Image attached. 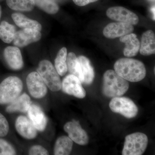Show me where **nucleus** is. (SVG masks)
<instances>
[{
	"instance_id": "obj_1",
	"label": "nucleus",
	"mask_w": 155,
	"mask_h": 155,
	"mask_svg": "<svg viewBox=\"0 0 155 155\" xmlns=\"http://www.w3.org/2000/svg\"><path fill=\"white\" fill-rule=\"evenodd\" d=\"M114 68L118 75L130 82H138L146 75L144 64L141 61L131 58L119 59L114 64Z\"/></svg>"
},
{
	"instance_id": "obj_2",
	"label": "nucleus",
	"mask_w": 155,
	"mask_h": 155,
	"mask_svg": "<svg viewBox=\"0 0 155 155\" xmlns=\"http://www.w3.org/2000/svg\"><path fill=\"white\" fill-rule=\"evenodd\" d=\"M129 88V83L114 70H108L104 75L102 92L109 97H121L125 94Z\"/></svg>"
},
{
	"instance_id": "obj_3",
	"label": "nucleus",
	"mask_w": 155,
	"mask_h": 155,
	"mask_svg": "<svg viewBox=\"0 0 155 155\" xmlns=\"http://www.w3.org/2000/svg\"><path fill=\"white\" fill-rule=\"evenodd\" d=\"M23 83L19 78L10 76L0 84V104H9L21 94Z\"/></svg>"
},
{
	"instance_id": "obj_4",
	"label": "nucleus",
	"mask_w": 155,
	"mask_h": 155,
	"mask_svg": "<svg viewBox=\"0 0 155 155\" xmlns=\"http://www.w3.org/2000/svg\"><path fill=\"white\" fill-rule=\"evenodd\" d=\"M37 70L46 85L51 91H58L61 89V78L50 61L46 60L40 61Z\"/></svg>"
},
{
	"instance_id": "obj_5",
	"label": "nucleus",
	"mask_w": 155,
	"mask_h": 155,
	"mask_svg": "<svg viewBox=\"0 0 155 155\" xmlns=\"http://www.w3.org/2000/svg\"><path fill=\"white\" fill-rule=\"evenodd\" d=\"M148 137L144 134L136 132L125 137L122 155H141L147 146Z\"/></svg>"
},
{
	"instance_id": "obj_6",
	"label": "nucleus",
	"mask_w": 155,
	"mask_h": 155,
	"mask_svg": "<svg viewBox=\"0 0 155 155\" xmlns=\"http://www.w3.org/2000/svg\"><path fill=\"white\" fill-rule=\"evenodd\" d=\"M111 110L121 114L128 119L135 117L138 109L132 100L126 97H116L112 99L109 104Z\"/></svg>"
},
{
	"instance_id": "obj_7",
	"label": "nucleus",
	"mask_w": 155,
	"mask_h": 155,
	"mask_svg": "<svg viewBox=\"0 0 155 155\" xmlns=\"http://www.w3.org/2000/svg\"><path fill=\"white\" fill-rule=\"evenodd\" d=\"M106 14L112 20L133 25H137L139 21L138 16L135 13L120 6L109 8L107 10Z\"/></svg>"
},
{
	"instance_id": "obj_8",
	"label": "nucleus",
	"mask_w": 155,
	"mask_h": 155,
	"mask_svg": "<svg viewBox=\"0 0 155 155\" xmlns=\"http://www.w3.org/2000/svg\"><path fill=\"white\" fill-rule=\"evenodd\" d=\"M26 84L29 93L34 98H41L47 93V86L38 72H31L28 74Z\"/></svg>"
},
{
	"instance_id": "obj_9",
	"label": "nucleus",
	"mask_w": 155,
	"mask_h": 155,
	"mask_svg": "<svg viewBox=\"0 0 155 155\" xmlns=\"http://www.w3.org/2000/svg\"><path fill=\"white\" fill-rule=\"evenodd\" d=\"M63 91L70 95L82 99L86 96V91L80 80L75 75L70 74L64 78L62 82Z\"/></svg>"
},
{
	"instance_id": "obj_10",
	"label": "nucleus",
	"mask_w": 155,
	"mask_h": 155,
	"mask_svg": "<svg viewBox=\"0 0 155 155\" xmlns=\"http://www.w3.org/2000/svg\"><path fill=\"white\" fill-rule=\"evenodd\" d=\"M64 130L71 140L80 145H86L89 141L88 137L86 131L75 120L67 122L64 126Z\"/></svg>"
},
{
	"instance_id": "obj_11",
	"label": "nucleus",
	"mask_w": 155,
	"mask_h": 155,
	"mask_svg": "<svg viewBox=\"0 0 155 155\" xmlns=\"http://www.w3.org/2000/svg\"><path fill=\"white\" fill-rule=\"evenodd\" d=\"M41 34L37 30L31 29H22L16 31L13 43L17 47L23 48L39 41Z\"/></svg>"
},
{
	"instance_id": "obj_12",
	"label": "nucleus",
	"mask_w": 155,
	"mask_h": 155,
	"mask_svg": "<svg viewBox=\"0 0 155 155\" xmlns=\"http://www.w3.org/2000/svg\"><path fill=\"white\" fill-rule=\"evenodd\" d=\"M134 30L133 25L122 22H112L108 24L103 30L106 38L114 39L132 33Z\"/></svg>"
},
{
	"instance_id": "obj_13",
	"label": "nucleus",
	"mask_w": 155,
	"mask_h": 155,
	"mask_svg": "<svg viewBox=\"0 0 155 155\" xmlns=\"http://www.w3.org/2000/svg\"><path fill=\"white\" fill-rule=\"evenodd\" d=\"M15 127L17 132L26 139H33L37 135V129L30 119L25 116L18 117L15 122Z\"/></svg>"
},
{
	"instance_id": "obj_14",
	"label": "nucleus",
	"mask_w": 155,
	"mask_h": 155,
	"mask_svg": "<svg viewBox=\"0 0 155 155\" xmlns=\"http://www.w3.org/2000/svg\"><path fill=\"white\" fill-rule=\"evenodd\" d=\"M4 57L9 67L14 70H20L23 66L20 50L17 47L8 46L4 50Z\"/></svg>"
},
{
	"instance_id": "obj_15",
	"label": "nucleus",
	"mask_w": 155,
	"mask_h": 155,
	"mask_svg": "<svg viewBox=\"0 0 155 155\" xmlns=\"http://www.w3.org/2000/svg\"><path fill=\"white\" fill-rule=\"evenodd\" d=\"M28 113V117L37 130H44L47 124V119L41 108L36 105H31Z\"/></svg>"
},
{
	"instance_id": "obj_16",
	"label": "nucleus",
	"mask_w": 155,
	"mask_h": 155,
	"mask_svg": "<svg viewBox=\"0 0 155 155\" xmlns=\"http://www.w3.org/2000/svg\"><path fill=\"white\" fill-rule=\"evenodd\" d=\"M120 41L125 45L123 51L124 55L127 58L134 57L138 54L140 43L136 35L131 33L120 38Z\"/></svg>"
},
{
	"instance_id": "obj_17",
	"label": "nucleus",
	"mask_w": 155,
	"mask_h": 155,
	"mask_svg": "<svg viewBox=\"0 0 155 155\" xmlns=\"http://www.w3.org/2000/svg\"><path fill=\"white\" fill-rule=\"evenodd\" d=\"M31 105L30 97L26 94H23L17 97L7 107L6 111L8 113L19 112L25 113L28 112Z\"/></svg>"
},
{
	"instance_id": "obj_18",
	"label": "nucleus",
	"mask_w": 155,
	"mask_h": 155,
	"mask_svg": "<svg viewBox=\"0 0 155 155\" xmlns=\"http://www.w3.org/2000/svg\"><path fill=\"white\" fill-rule=\"evenodd\" d=\"M140 52L143 56H149L155 53V35L152 30L145 31L142 36Z\"/></svg>"
},
{
	"instance_id": "obj_19",
	"label": "nucleus",
	"mask_w": 155,
	"mask_h": 155,
	"mask_svg": "<svg viewBox=\"0 0 155 155\" xmlns=\"http://www.w3.org/2000/svg\"><path fill=\"white\" fill-rule=\"evenodd\" d=\"M12 18L15 24L22 29H31L40 31L41 24L36 20L31 19L22 14L15 13L12 14Z\"/></svg>"
},
{
	"instance_id": "obj_20",
	"label": "nucleus",
	"mask_w": 155,
	"mask_h": 155,
	"mask_svg": "<svg viewBox=\"0 0 155 155\" xmlns=\"http://www.w3.org/2000/svg\"><path fill=\"white\" fill-rule=\"evenodd\" d=\"M80 64L81 74L83 76V83L90 85L92 83L94 78V72L89 60L83 56L78 58Z\"/></svg>"
},
{
	"instance_id": "obj_21",
	"label": "nucleus",
	"mask_w": 155,
	"mask_h": 155,
	"mask_svg": "<svg viewBox=\"0 0 155 155\" xmlns=\"http://www.w3.org/2000/svg\"><path fill=\"white\" fill-rule=\"evenodd\" d=\"M73 141L69 137L63 136L56 140L54 147V154L68 155L70 154L72 149Z\"/></svg>"
},
{
	"instance_id": "obj_22",
	"label": "nucleus",
	"mask_w": 155,
	"mask_h": 155,
	"mask_svg": "<svg viewBox=\"0 0 155 155\" xmlns=\"http://www.w3.org/2000/svg\"><path fill=\"white\" fill-rule=\"evenodd\" d=\"M67 69L70 74L76 76L83 83V78L81 74L80 64L76 55L73 52H70L67 56Z\"/></svg>"
},
{
	"instance_id": "obj_23",
	"label": "nucleus",
	"mask_w": 155,
	"mask_h": 155,
	"mask_svg": "<svg viewBox=\"0 0 155 155\" xmlns=\"http://www.w3.org/2000/svg\"><path fill=\"white\" fill-rule=\"evenodd\" d=\"M6 2L10 8L16 11L29 12L35 6L34 0H7Z\"/></svg>"
},
{
	"instance_id": "obj_24",
	"label": "nucleus",
	"mask_w": 155,
	"mask_h": 155,
	"mask_svg": "<svg viewBox=\"0 0 155 155\" xmlns=\"http://www.w3.org/2000/svg\"><path fill=\"white\" fill-rule=\"evenodd\" d=\"M67 48H62L58 52L55 60V66L56 70L59 75L64 76L67 72Z\"/></svg>"
},
{
	"instance_id": "obj_25",
	"label": "nucleus",
	"mask_w": 155,
	"mask_h": 155,
	"mask_svg": "<svg viewBox=\"0 0 155 155\" xmlns=\"http://www.w3.org/2000/svg\"><path fill=\"white\" fill-rule=\"evenodd\" d=\"M15 26L6 21H3L0 24V39L6 43L13 41L16 33Z\"/></svg>"
},
{
	"instance_id": "obj_26",
	"label": "nucleus",
	"mask_w": 155,
	"mask_h": 155,
	"mask_svg": "<svg viewBox=\"0 0 155 155\" xmlns=\"http://www.w3.org/2000/svg\"><path fill=\"white\" fill-rule=\"evenodd\" d=\"M35 5L46 13L50 14H57L59 7L53 0H34Z\"/></svg>"
},
{
	"instance_id": "obj_27",
	"label": "nucleus",
	"mask_w": 155,
	"mask_h": 155,
	"mask_svg": "<svg viewBox=\"0 0 155 155\" xmlns=\"http://www.w3.org/2000/svg\"><path fill=\"white\" fill-rule=\"evenodd\" d=\"M16 151L14 147L8 141L0 139V155H14Z\"/></svg>"
},
{
	"instance_id": "obj_28",
	"label": "nucleus",
	"mask_w": 155,
	"mask_h": 155,
	"mask_svg": "<svg viewBox=\"0 0 155 155\" xmlns=\"http://www.w3.org/2000/svg\"><path fill=\"white\" fill-rule=\"evenodd\" d=\"M9 125L5 117L0 113V137L6 136L8 133Z\"/></svg>"
},
{
	"instance_id": "obj_29",
	"label": "nucleus",
	"mask_w": 155,
	"mask_h": 155,
	"mask_svg": "<svg viewBox=\"0 0 155 155\" xmlns=\"http://www.w3.org/2000/svg\"><path fill=\"white\" fill-rule=\"evenodd\" d=\"M30 155H47L49 154L47 150L40 145H34L31 147L28 151Z\"/></svg>"
},
{
	"instance_id": "obj_30",
	"label": "nucleus",
	"mask_w": 155,
	"mask_h": 155,
	"mask_svg": "<svg viewBox=\"0 0 155 155\" xmlns=\"http://www.w3.org/2000/svg\"><path fill=\"white\" fill-rule=\"evenodd\" d=\"M75 5L80 7L86 6L90 3L95 2L99 0H72Z\"/></svg>"
},
{
	"instance_id": "obj_31",
	"label": "nucleus",
	"mask_w": 155,
	"mask_h": 155,
	"mask_svg": "<svg viewBox=\"0 0 155 155\" xmlns=\"http://www.w3.org/2000/svg\"><path fill=\"white\" fill-rule=\"evenodd\" d=\"M152 11L153 18L154 20H155V6L153 7L152 9Z\"/></svg>"
},
{
	"instance_id": "obj_32",
	"label": "nucleus",
	"mask_w": 155,
	"mask_h": 155,
	"mask_svg": "<svg viewBox=\"0 0 155 155\" xmlns=\"http://www.w3.org/2000/svg\"><path fill=\"white\" fill-rule=\"evenodd\" d=\"M1 16H2V8L0 5V19H1Z\"/></svg>"
},
{
	"instance_id": "obj_33",
	"label": "nucleus",
	"mask_w": 155,
	"mask_h": 155,
	"mask_svg": "<svg viewBox=\"0 0 155 155\" xmlns=\"http://www.w3.org/2000/svg\"><path fill=\"white\" fill-rule=\"evenodd\" d=\"M150 2H155V0H149Z\"/></svg>"
}]
</instances>
